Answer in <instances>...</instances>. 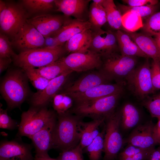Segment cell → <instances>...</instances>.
I'll return each instance as SVG.
<instances>
[{"instance_id": "1", "label": "cell", "mask_w": 160, "mask_h": 160, "mask_svg": "<svg viewBox=\"0 0 160 160\" xmlns=\"http://www.w3.org/2000/svg\"><path fill=\"white\" fill-rule=\"evenodd\" d=\"M19 68L9 70L0 84L1 94L10 109L20 107L29 93L28 79Z\"/></svg>"}, {"instance_id": "2", "label": "cell", "mask_w": 160, "mask_h": 160, "mask_svg": "<svg viewBox=\"0 0 160 160\" xmlns=\"http://www.w3.org/2000/svg\"><path fill=\"white\" fill-rule=\"evenodd\" d=\"M81 117L69 112L58 114L53 136V148L62 151L72 148L79 143L81 121Z\"/></svg>"}, {"instance_id": "3", "label": "cell", "mask_w": 160, "mask_h": 160, "mask_svg": "<svg viewBox=\"0 0 160 160\" xmlns=\"http://www.w3.org/2000/svg\"><path fill=\"white\" fill-rule=\"evenodd\" d=\"M65 51L63 45L35 49L21 52L13 60L16 66L22 69L39 68L58 60Z\"/></svg>"}, {"instance_id": "4", "label": "cell", "mask_w": 160, "mask_h": 160, "mask_svg": "<svg viewBox=\"0 0 160 160\" xmlns=\"http://www.w3.org/2000/svg\"><path fill=\"white\" fill-rule=\"evenodd\" d=\"M56 121L55 113L46 107L33 106L21 116L18 133L30 138L34 134Z\"/></svg>"}, {"instance_id": "5", "label": "cell", "mask_w": 160, "mask_h": 160, "mask_svg": "<svg viewBox=\"0 0 160 160\" xmlns=\"http://www.w3.org/2000/svg\"><path fill=\"white\" fill-rule=\"evenodd\" d=\"M28 15L21 4L0 0V32L12 39L26 22Z\"/></svg>"}, {"instance_id": "6", "label": "cell", "mask_w": 160, "mask_h": 160, "mask_svg": "<svg viewBox=\"0 0 160 160\" xmlns=\"http://www.w3.org/2000/svg\"><path fill=\"white\" fill-rule=\"evenodd\" d=\"M121 93L76 105L71 111L81 117H89L93 119L106 118L114 112Z\"/></svg>"}, {"instance_id": "7", "label": "cell", "mask_w": 160, "mask_h": 160, "mask_svg": "<svg viewBox=\"0 0 160 160\" xmlns=\"http://www.w3.org/2000/svg\"><path fill=\"white\" fill-rule=\"evenodd\" d=\"M105 120L103 160H114L121 148L123 142L119 129L120 112H113L108 116Z\"/></svg>"}, {"instance_id": "8", "label": "cell", "mask_w": 160, "mask_h": 160, "mask_svg": "<svg viewBox=\"0 0 160 160\" xmlns=\"http://www.w3.org/2000/svg\"><path fill=\"white\" fill-rule=\"evenodd\" d=\"M101 70L112 79L126 77L135 69V57L124 56L116 52L102 57Z\"/></svg>"}, {"instance_id": "9", "label": "cell", "mask_w": 160, "mask_h": 160, "mask_svg": "<svg viewBox=\"0 0 160 160\" xmlns=\"http://www.w3.org/2000/svg\"><path fill=\"white\" fill-rule=\"evenodd\" d=\"M59 60L73 71L81 72L100 68L101 56L90 50L84 53H71Z\"/></svg>"}, {"instance_id": "10", "label": "cell", "mask_w": 160, "mask_h": 160, "mask_svg": "<svg viewBox=\"0 0 160 160\" xmlns=\"http://www.w3.org/2000/svg\"><path fill=\"white\" fill-rule=\"evenodd\" d=\"M44 37L36 28L26 21L11 42L12 45L23 51L44 47Z\"/></svg>"}, {"instance_id": "11", "label": "cell", "mask_w": 160, "mask_h": 160, "mask_svg": "<svg viewBox=\"0 0 160 160\" xmlns=\"http://www.w3.org/2000/svg\"><path fill=\"white\" fill-rule=\"evenodd\" d=\"M126 78L133 91L140 96L147 95L153 88L151 68L148 60L142 65L135 69Z\"/></svg>"}, {"instance_id": "12", "label": "cell", "mask_w": 160, "mask_h": 160, "mask_svg": "<svg viewBox=\"0 0 160 160\" xmlns=\"http://www.w3.org/2000/svg\"><path fill=\"white\" fill-rule=\"evenodd\" d=\"M112 80L101 70L85 74L65 87L61 93L65 94L84 92L96 86L109 84Z\"/></svg>"}, {"instance_id": "13", "label": "cell", "mask_w": 160, "mask_h": 160, "mask_svg": "<svg viewBox=\"0 0 160 160\" xmlns=\"http://www.w3.org/2000/svg\"><path fill=\"white\" fill-rule=\"evenodd\" d=\"M122 91L121 84L109 83L96 86L84 92L65 94L70 97L77 105L120 93Z\"/></svg>"}, {"instance_id": "14", "label": "cell", "mask_w": 160, "mask_h": 160, "mask_svg": "<svg viewBox=\"0 0 160 160\" xmlns=\"http://www.w3.org/2000/svg\"><path fill=\"white\" fill-rule=\"evenodd\" d=\"M66 19L61 15L43 14L28 18L26 22L32 25L45 38L56 35Z\"/></svg>"}, {"instance_id": "15", "label": "cell", "mask_w": 160, "mask_h": 160, "mask_svg": "<svg viewBox=\"0 0 160 160\" xmlns=\"http://www.w3.org/2000/svg\"><path fill=\"white\" fill-rule=\"evenodd\" d=\"M73 71H71L66 72L50 80L44 89L35 93L31 100L33 106L45 107L55 96L58 94Z\"/></svg>"}, {"instance_id": "16", "label": "cell", "mask_w": 160, "mask_h": 160, "mask_svg": "<svg viewBox=\"0 0 160 160\" xmlns=\"http://www.w3.org/2000/svg\"><path fill=\"white\" fill-rule=\"evenodd\" d=\"M118 44L115 33L101 29L92 31V39L89 50L102 57L116 52Z\"/></svg>"}, {"instance_id": "17", "label": "cell", "mask_w": 160, "mask_h": 160, "mask_svg": "<svg viewBox=\"0 0 160 160\" xmlns=\"http://www.w3.org/2000/svg\"><path fill=\"white\" fill-rule=\"evenodd\" d=\"M29 145L15 140L5 141L0 146V159L33 160Z\"/></svg>"}, {"instance_id": "18", "label": "cell", "mask_w": 160, "mask_h": 160, "mask_svg": "<svg viewBox=\"0 0 160 160\" xmlns=\"http://www.w3.org/2000/svg\"><path fill=\"white\" fill-rule=\"evenodd\" d=\"M154 126L151 122L138 126L132 131L126 142L144 149H154L156 144L153 136Z\"/></svg>"}, {"instance_id": "19", "label": "cell", "mask_w": 160, "mask_h": 160, "mask_svg": "<svg viewBox=\"0 0 160 160\" xmlns=\"http://www.w3.org/2000/svg\"><path fill=\"white\" fill-rule=\"evenodd\" d=\"M57 120L33 135L31 140L35 149V157H40L48 154V151L53 148V136Z\"/></svg>"}, {"instance_id": "20", "label": "cell", "mask_w": 160, "mask_h": 160, "mask_svg": "<svg viewBox=\"0 0 160 160\" xmlns=\"http://www.w3.org/2000/svg\"><path fill=\"white\" fill-rule=\"evenodd\" d=\"M90 29H92V26L89 20L75 18L72 20L67 19L55 36L58 45H63L75 35Z\"/></svg>"}, {"instance_id": "21", "label": "cell", "mask_w": 160, "mask_h": 160, "mask_svg": "<svg viewBox=\"0 0 160 160\" xmlns=\"http://www.w3.org/2000/svg\"><path fill=\"white\" fill-rule=\"evenodd\" d=\"M89 0H55L56 11L63 13L65 16H72L75 19L84 20Z\"/></svg>"}, {"instance_id": "22", "label": "cell", "mask_w": 160, "mask_h": 160, "mask_svg": "<svg viewBox=\"0 0 160 160\" xmlns=\"http://www.w3.org/2000/svg\"><path fill=\"white\" fill-rule=\"evenodd\" d=\"M125 32L148 58L160 62V50L154 38L143 33Z\"/></svg>"}, {"instance_id": "23", "label": "cell", "mask_w": 160, "mask_h": 160, "mask_svg": "<svg viewBox=\"0 0 160 160\" xmlns=\"http://www.w3.org/2000/svg\"><path fill=\"white\" fill-rule=\"evenodd\" d=\"M92 37V29L79 33L68 40L65 44V47L68 53H84L89 50Z\"/></svg>"}, {"instance_id": "24", "label": "cell", "mask_w": 160, "mask_h": 160, "mask_svg": "<svg viewBox=\"0 0 160 160\" xmlns=\"http://www.w3.org/2000/svg\"><path fill=\"white\" fill-rule=\"evenodd\" d=\"M121 54L124 56L148 58L131 37L124 31L115 33Z\"/></svg>"}, {"instance_id": "25", "label": "cell", "mask_w": 160, "mask_h": 160, "mask_svg": "<svg viewBox=\"0 0 160 160\" xmlns=\"http://www.w3.org/2000/svg\"><path fill=\"white\" fill-rule=\"evenodd\" d=\"M105 119H95L86 123L82 122L79 144L82 149L89 145L98 135L100 132L99 127Z\"/></svg>"}, {"instance_id": "26", "label": "cell", "mask_w": 160, "mask_h": 160, "mask_svg": "<svg viewBox=\"0 0 160 160\" xmlns=\"http://www.w3.org/2000/svg\"><path fill=\"white\" fill-rule=\"evenodd\" d=\"M120 126L124 130L131 129L139 123L140 116L137 108L130 103L125 104L120 112Z\"/></svg>"}, {"instance_id": "27", "label": "cell", "mask_w": 160, "mask_h": 160, "mask_svg": "<svg viewBox=\"0 0 160 160\" xmlns=\"http://www.w3.org/2000/svg\"><path fill=\"white\" fill-rule=\"evenodd\" d=\"M102 5L106 11L107 22L111 28L124 31L122 25V15L113 1L104 0Z\"/></svg>"}, {"instance_id": "28", "label": "cell", "mask_w": 160, "mask_h": 160, "mask_svg": "<svg viewBox=\"0 0 160 160\" xmlns=\"http://www.w3.org/2000/svg\"><path fill=\"white\" fill-rule=\"evenodd\" d=\"M34 69L39 74L49 80L72 71L59 60L46 66Z\"/></svg>"}, {"instance_id": "29", "label": "cell", "mask_w": 160, "mask_h": 160, "mask_svg": "<svg viewBox=\"0 0 160 160\" xmlns=\"http://www.w3.org/2000/svg\"><path fill=\"white\" fill-rule=\"evenodd\" d=\"M89 15L92 29H94V31L101 29L107 22L106 11L102 5L93 2L90 5Z\"/></svg>"}, {"instance_id": "30", "label": "cell", "mask_w": 160, "mask_h": 160, "mask_svg": "<svg viewBox=\"0 0 160 160\" xmlns=\"http://www.w3.org/2000/svg\"><path fill=\"white\" fill-rule=\"evenodd\" d=\"M54 0H23L22 5L32 13L44 12L52 10L55 6Z\"/></svg>"}, {"instance_id": "31", "label": "cell", "mask_w": 160, "mask_h": 160, "mask_svg": "<svg viewBox=\"0 0 160 160\" xmlns=\"http://www.w3.org/2000/svg\"><path fill=\"white\" fill-rule=\"evenodd\" d=\"M117 8L122 15L127 12H131L139 15L142 19L146 20L155 13L160 11V3L153 6L136 7L120 4Z\"/></svg>"}, {"instance_id": "32", "label": "cell", "mask_w": 160, "mask_h": 160, "mask_svg": "<svg viewBox=\"0 0 160 160\" xmlns=\"http://www.w3.org/2000/svg\"><path fill=\"white\" fill-rule=\"evenodd\" d=\"M122 26L124 31L134 32L143 26L141 17L131 12H127L122 15Z\"/></svg>"}, {"instance_id": "33", "label": "cell", "mask_w": 160, "mask_h": 160, "mask_svg": "<svg viewBox=\"0 0 160 160\" xmlns=\"http://www.w3.org/2000/svg\"><path fill=\"white\" fill-rule=\"evenodd\" d=\"M104 135L100 132L92 142L86 148L90 160H99L104 151Z\"/></svg>"}, {"instance_id": "34", "label": "cell", "mask_w": 160, "mask_h": 160, "mask_svg": "<svg viewBox=\"0 0 160 160\" xmlns=\"http://www.w3.org/2000/svg\"><path fill=\"white\" fill-rule=\"evenodd\" d=\"M141 28L143 33L151 36L160 34V11L146 19Z\"/></svg>"}, {"instance_id": "35", "label": "cell", "mask_w": 160, "mask_h": 160, "mask_svg": "<svg viewBox=\"0 0 160 160\" xmlns=\"http://www.w3.org/2000/svg\"><path fill=\"white\" fill-rule=\"evenodd\" d=\"M52 106L57 114L68 112L72 107L73 100L68 95L60 93L57 94L53 99Z\"/></svg>"}, {"instance_id": "36", "label": "cell", "mask_w": 160, "mask_h": 160, "mask_svg": "<svg viewBox=\"0 0 160 160\" xmlns=\"http://www.w3.org/2000/svg\"><path fill=\"white\" fill-rule=\"evenodd\" d=\"M22 69L33 86L38 91L44 89L49 81L37 73L34 68L27 67Z\"/></svg>"}, {"instance_id": "37", "label": "cell", "mask_w": 160, "mask_h": 160, "mask_svg": "<svg viewBox=\"0 0 160 160\" xmlns=\"http://www.w3.org/2000/svg\"><path fill=\"white\" fill-rule=\"evenodd\" d=\"M12 44L8 37L0 33V58L10 57L13 59L17 55L12 50Z\"/></svg>"}, {"instance_id": "38", "label": "cell", "mask_w": 160, "mask_h": 160, "mask_svg": "<svg viewBox=\"0 0 160 160\" xmlns=\"http://www.w3.org/2000/svg\"><path fill=\"white\" fill-rule=\"evenodd\" d=\"M79 144L72 148L62 151L57 160H84Z\"/></svg>"}, {"instance_id": "39", "label": "cell", "mask_w": 160, "mask_h": 160, "mask_svg": "<svg viewBox=\"0 0 160 160\" xmlns=\"http://www.w3.org/2000/svg\"><path fill=\"white\" fill-rule=\"evenodd\" d=\"M17 123L9 116L7 109H3L1 106L0 109V127L1 128L12 130L17 126Z\"/></svg>"}, {"instance_id": "40", "label": "cell", "mask_w": 160, "mask_h": 160, "mask_svg": "<svg viewBox=\"0 0 160 160\" xmlns=\"http://www.w3.org/2000/svg\"><path fill=\"white\" fill-rule=\"evenodd\" d=\"M152 83L153 88L160 89V62L153 60L151 68Z\"/></svg>"}, {"instance_id": "41", "label": "cell", "mask_w": 160, "mask_h": 160, "mask_svg": "<svg viewBox=\"0 0 160 160\" xmlns=\"http://www.w3.org/2000/svg\"><path fill=\"white\" fill-rule=\"evenodd\" d=\"M147 150L129 144L128 147L120 153L119 154V159L120 160H121Z\"/></svg>"}, {"instance_id": "42", "label": "cell", "mask_w": 160, "mask_h": 160, "mask_svg": "<svg viewBox=\"0 0 160 160\" xmlns=\"http://www.w3.org/2000/svg\"><path fill=\"white\" fill-rule=\"evenodd\" d=\"M122 1L131 7L153 6L159 3V1L157 0H124Z\"/></svg>"}, {"instance_id": "43", "label": "cell", "mask_w": 160, "mask_h": 160, "mask_svg": "<svg viewBox=\"0 0 160 160\" xmlns=\"http://www.w3.org/2000/svg\"><path fill=\"white\" fill-rule=\"evenodd\" d=\"M147 106L153 117L160 118V98L149 102Z\"/></svg>"}, {"instance_id": "44", "label": "cell", "mask_w": 160, "mask_h": 160, "mask_svg": "<svg viewBox=\"0 0 160 160\" xmlns=\"http://www.w3.org/2000/svg\"><path fill=\"white\" fill-rule=\"evenodd\" d=\"M154 149L147 150L121 160H149L150 155Z\"/></svg>"}, {"instance_id": "45", "label": "cell", "mask_w": 160, "mask_h": 160, "mask_svg": "<svg viewBox=\"0 0 160 160\" xmlns=\"http://www.w3.org/2000/svg\"><path fill=\"white\" fill-rule=\"evenodd\" d=\"M153 136L156 144H160V118L155 125L153 130Z\"/></svg>"}, {"instance_id": "46", "label": "cell", "mask_w": 160, "mask_h": 160, "mask_svg": "<svg viewBox=\"0 0 160 160\" xmlns=\"http://www.w3.org/2000/svg\"><path fill=\"white\" fill-rule=\"evenodd\" d=\"M58 46L55 36L45 38L44 47H52Z\"/></svg>"}, {"instance_id": "47", "label": "cell", "mask_w": 160, "mask_h": 160, "mask_svg": "<svg viewBox=\"0 0 160 160\" xmlns=\"http://www.w3.org/2000/svg\"><path fill=\"white\" fill-rule=\"evenodd\" d=\"M11 58H0V73L6 69L12 61Z\"/></svg>"}, {"instance_id": "48", "label": "cell", "mask_w": 160, "mask_h": 160, "mask_svg": "<svg viewBox=\"0 0 160 160\" xmlns=\"http://www.w3.org/2000/svg\"><path fill=\"white\" fill-rule=\"evenodd\" d=\"M149 160H160V153L159 149H154L152 152Z\"/></svg>"}, {"instance_id": "49", "label": "cell", "mask_w": 160, "mask_h": 160, "mask_svg": "<svg viewBox=\"0 0 160 160\" xmlns=\"http://www.w3.org/2000/svg\"><path fill=\"white\" fill-rule=\"evenodd\" d=\"M155 39L160 50V34L156 35L154 36Z\"/></svg>"}, {"instance_id": "50", "label": "cell", "mask_w": 160, "mask_h": 160, "mask_svg": "<svg viewBox=\"0 0 160 160\" xmlns=\"http://www.w3.org/2000/svg\"><path fill=\"white\" fill-rule=\"evenodd\" d=\"M37 158H40L42 160H57V159L51 158L48 154Z\"/></svg>"}, {"instance_id": "51", "label": "cell", "mask_w": 160, "mask_h": 160, "mask_svg": "<svg viewBox=\"0 0 160 160\" xmlns=\"http://www.w3.org/2000/svg\"><path fill=\"white\" fill-rule=\"evenodd\" d=\"M104 0H93V2L98 4L102 5Z\"/></svg>"}, {"instance_id": "52", "label": "cell", "mask_w": 160, "mask_h": 160, "mask_svg": "<svg viewBox=\"0 0 160 160\" xmlns=\"http://www.w3.org/2000/svg\"><path fill=\"white\" fill-rule=\"evenodd\" d=\"M34 160H42L39 158L35 157Z\"/></svg>"}, {"instance_id": "53", "label": "cell", "mask_w": 160, "mask_h": 160, "mask_svg": "<svg viewBox=\"0 0 160 160\" xmlns=\"http://www.w3.org/2000/svg\"><path fill=\"white\" fill-rule=\"evenodd\" d=\"M0 160H3V159H0Z\"/></svg>"}, {"instance_id": "54", "label": "cell", "mask_w": 160, "mask_h": 160, "mask_svg": "<svg viewBox=\"0 0 160 160\" xmlns=\"http://www.w3.org/2000/svg\"><path fill=\"white\" fill-rule=\"evenodd\" d=\"M159 150H160V149H159Z\"/></svg>"}]
</instances>
